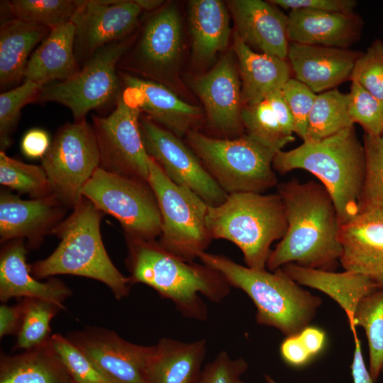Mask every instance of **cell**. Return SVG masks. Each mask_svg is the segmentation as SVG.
I'll list each match as a JSON object with an SVG mask.
<instances>
[{
	"instance_id": "46",
	"label": "cell",
	"mask_w": 383,
	"mask_h": 383,
	"mask_svg": "<svg viewBox=\"0 0 383 383\" xmlns=\"http://www.w3.org/2000/svg\"><path fill=\"white\" fill-rule=\"evenodd\" d=\"M50 144L49 135L44 130L33 128L23 135L21 149L23 155L29 158H43Z\"/></svg>"
},
{
	"instance_id": "50",
	"label": "cell",
	"mask_w": 383,
	"mask_h": 383,
	"mask_svg": "<svg viewBox=\"0 0 383 383\" xmlns=\"http://www.w3.org/2000/svg\"><path fill=\"white\" fill-rule=\"evenodd\" d=\"M355 350L351 365V373L353 383H374L370 371L367 370L361 350L360 342L357 336L354 337Z\"/></svg>"
},
{
	"instance_id": "15",
	"label": "cell",
	"mask_w": 383,
	"mask_h": 383,
	"mask_svg": "<svg viewBox=\"0 0 383 383\" xmlns=\"http://www.w3.org/2000/svg\"><path fill=\"white\" fill-rule=\"evenodd\" d=\"M75 3L71 22L75 28L77 61L88 60L101 48L125 38L137 26L142 11L135 1L81 0Z\"/></svg>"
},
{
	"instance_id": "16",
	"label": "cell",
	"mask_w": 383,
	"mask_h": 383,
	"mask_svg": "<svg viewBox=\"0 0 383 383\" xmlns=\"http://www.w3.org/2000/svg\"><path fill=\"white\" fill-rule=\"evenodd\" d=\"M233 57L223 56L208 72L191 82L192 89L200 98L211 126L224 135L233 136L243 128L241 83L238 67Z\"/></svg>"
},
{
	"instance_id": "18",
	"label": "cell",
	"mask_w": 383,
	"mask_h": 383,
	"mask_svg": "<svg viewBox=\"0 0 383 383\" xmlns=\"http://www.w3.org/2000/svg\"><path fill=\"white\" fill-rule=\"evenodd\" d=\"M124 98L147 118L180 138L201 117V109L177 96L159 82L119 71Z\"/></svg>"
},
{
	"instance_id": "51",
	"label": "cell",
	"mask_w": 383,
	"mask_h": 383,
	"mask_svg": "<svg viewBox=\"0 0 383 383\" xmlns=\"http://www.w3.org/2000/svg\"><path fill=\"white\" fill-rule=\"evenodd\" d=\"M299 336L311 356L321 350L325 340V335L321 330L307 326L301 331Z\"/></svg>"
},
{
	"instance_id": "14",
	"label": "cell",
	"mask_w": 383,
	"mask_h": 383,
	"mask_svg": "<svg viewBox=\"0 0 383 383\" xmlns=\"http://www.w3.org/2000/svg\"><path fill=\"white\" fill-rule=\"evenodd\" d=\"M67 338L109 383H150L148 367L153 345L134 344L100 328H88Z\"/></svg>"
},
{
	"instance_id": "34",
	"label": "cell",
	"mask_w": 383,
	"mask_h": 383,
	"mask_svg": "<svg viewBox=\"0 0 383 383\" xmlns=\"http://www.w3.org/2000/svg\"><path fill=\"white\" fill-rule=\"evenodd\" d=\"M354 326L364 328L368 342L369 371L376 382L383 367V287L364 297L354 316Z\"/></svg>"
},
{
	"instance_id": "10",
	"label": "cell",
	"mask_w": 383,
	"mask_h": 383,
	"mask_svg": "<svg viewBox=\"0 0 383 383\" xmlns=\"http://www.w3.org/2000/svg\"><path fill=\"white\" fill-rule=\"evenodd\" d=\"M128 47L129 42L123 38L101 48L68 79L43 86L37 100L67 107L75 121L116 101L121 94L118 64Z\"/></svg>"
},
{
	"instance_id": "48",
	"label": "cell",
	"mask_w": 383,
	"mask_h": 383,
	"mask_svg": "<svg viewBox=\"0 0 383 383\" xmlns=\"http://www.w3.org/2000/svg\"><path fill=\"white\" fill-rule=\"evenodd\" d=\"M23 313V301L18 304L0 306V337L18 333Z\"/></svg>"
},
{
	"instance_id": "9",
	"label": "cell",
	"mask_w": 383,
	"mask_h": 383,
	"mask_svg": "<svg viewBox=\"0 0 383 383\" xmlns=\"http://www.w3.org/2000/svg\"><path fill=\"white\" fill-rule=\"evenodd\" d=\"M82 196L118 220L126 237L145 240L160 237V209L147 182L99 167L83 188Z\"/></svg>"
},
{
	"instance_id": "52",
	"label": "cell",
	"mask_w": 383,
	"mask_h": 383,
	"mask_svg": "<svg viewBox=\"0 0 383 383\" xmlns=\"http://www.w3.org/2000/svg\"><path fill=\"white\" fill-rule=\"evenodd\" d=\"M135 1L142 10L147 11L157 9L163 4V1L161 0H135Z\"/></svg>"
},
{
	"instance_id": "38",
	"label": "cell",
	"mask_w": 383,
	"mask_h": 383,
	"mask_svg": "<svg viewBox=\"0 0 383 383\" xmlns=\"http://www.w3.org/2000/svg\"><path fill=\"white\" fill-rule=\"evenodd\" d=\"M365 175L359 201V212L383 211V133L364 134Z\"/></svg>"
},
{
	"instance_id": "42",
	"label": "cell",
	"mask_w": 383,
	"mask_h": 383,
	"mask_svg": "<svg viewBox=\"0 0 383 383\" xmlns=\"http://www.w3.org/2000/svg\"><path fill=\"white\" fill-rule=\"evenodd\" d=\"M350 80L383 99V41L375 39L357 59Z\"/></svg>"
},
{
	"instance_id": "47",
	"label": "cell",
	"mask_w": 383,
	"mask_h": 383,
	"mask_svg": "<svg viewBox=\"0 0 383 383\" xmlns=\"http://www.w3.org/2000/svg\"><path fill=\"white\" fill-rule=\"evenodd\" d=\"M280 352L289 365L301 366L312 357L302 343L299 335L288 336L282 343Z\"/></svg>"
},
{
	"instance_id": "37",
	"label": "cell",
	"mask_w": 383,
	"mask_h": 383,
	"mask_svg": "<svg viewBox=\"0 0 383 383\" xmlns=\"http://www.w3.org/2000/svg\"><path fill=\"white\" fill-rule=\"evenodd\" d=\"M14 18L48 28L71 22L75 1L13 0L4 4Z\"/></svg>"
},
{
	"instance_id": "43",
	"label": "cell",
	"mask_w": 383,
	"mask_h": 383,
	"mask_svg": "<svg viewBox=\"0 0 383 383\" xmlns=\"http://www.w3.org/2000/svg\"><path fill=\"white\" fill-rule=\"evenodd\" d=\"M281 91L293 118L294 133L304 141L317 94L294 77L286 82Z\"/></svg>"
},
{
	"instance_id": "54",
	"label": "cell",
	"mask_w": 383,
	"mask_h": 383,
	"mask_svg": "<svg viewBox=\"0 0 383 383\" xmlns=\"http://www.w3.org/2000/svg\"><path fill=\"white\" fill-rule=\"evenodd\" d=\"M375 279L377 282V283L380 285V287H383V276L375 278Z\"/></svg>"
},
{
	"instance_id": "17",
	"label": "cell",
	"mask_w": 383,
	"mask_h": 383,
	"mask_svg": "<svg viewBox=\"0 0 383 383\" xmlns=\"http://www.w3.org/2000/svg\"><path fill=\"white\" fill-rule=\"evenodd\" d=\"M182 49V23L173 5L155 12L145 22L130 62L125 67L157 82L172 67Z\"/></svg>"
},
{
	"instance_id": "30",
	"label": "cell",
	"mask_w": 383,
	"mask_h": 383,
	"mask_svg": "<svg viewBox=\"0 0 383 383\" xmlns=\"http://www.w3.org/2000/svg\"><path fill=\"white\" fill-rule=\"evenodd\" d=\"M0 383L75 382L49 340L21 354L1 356Z\"/></svg>"
},
{
	"instance_id": "53",
	"label": "cell",
	"mask_w": 383,
	"mask_h": 383,
	"mask_svg": "<svg viewBox=\"0 0 383 383\" xmlns=\"http://www.w3.org/2000/svg\"><path fill=\"white\" fill-rule=\"evenodd\" d=\"M265 379L267 383H277L269 375H265Z\"/></svg>"
},
{
	"instance_id": "8",
	"label": "cell",
	"mask_w": 383,
	"mask_h": 383,
	"mask_svg": "<svg viewBox=\"0 0 383 383\" xmlns=\"http://www.w3.org/2000/svg\"><path fill=\"white\" fill-rule=\"evenodd\" d=\"M148 183L161 216L157 242L167 251L194 261L206 252L212 240L206 221L209 205L190 189L171 181L150 157Z\"/></svg>"
},
{
	"instance_id": "6",
	"label": "cell",
	"mask_w": 383,
	"mask_h": 383,
	"mask_svg": "<svg viewBox=\"0 0 383 383\" xmlns=\"http://www.w3.org/2000/svg\"><path fill=\"white\" fill-rule=\"evenodd\" d=\"M206 226L212 239L234 243L247 267L265 270L272 243L287 230L284 204L277 194L240 192L228 194L218 206H208Z\"/></svg>"
},
{
	"instance_id": "32",
	"label": "cell",
	"mask_w": 383,
	"mask_h": 383,
	"mask_svg": "<svg viewBox=\"0 0 383 383\" xmlns=\"http://www.w3.org/2000/svg\"><path fill=\"white\" fill-rule=\"evenodd\" d=\"M349 93L333 89L317 94L304 141H318L354 126L348 111Z\"/></svg>"
},
{
	"instance_id": "31",
	"label": "cell",
	"mask_w": 383,
	"mask_h": 383,
	"mask_svg": "<svg viewBox=\"0 0 383 383\" xmlns=\"http://www.w3.org/2000/svg\"><path fill=\"white\" fill-rule=\"evenodd\" d=\"M189 16L193 52L197 60L209 61L227 48L231 28L229 15L223 1H190Z\"/></svg>"
},
{
	"instance_id": "4",
	"label": "cell",
	"mask_w": 383,
	"mask_h": 383,
	"mask_svg": "<svg viewBox=\"0 0 383 383\" xmlns=\"http://www.w3.org/2000/svg\"><path fill=\"white\" fill-rule=\"evenodd\" d=\"M101 211L83 196L54 231L60 239L56 249L30 265L32 274L38 279L57 274L88 277L106 284L118 299L128 296L130 278L119 272L108 255L101 235Z\"/></svg>"
},
{
	"instance_id": "20",
	"label": "cell",
	"mask_w": 383,
	"mask_h": 383,
	"mask_svg": "<svg viewBox=\"0 0 383 383\" xmlns=\"http://www.w3.org/2000/svg\"><path fill=\"white\" fill-rule=\"evenodd\" d=\"M361 54L349 48L289 43L287 60L294 78L318 94L350 80Z\"/></svg>"
},
{
	"instance_id": "7",
	"label": "cell",
	"mask_w": 383,
	"mask_h": 383,
	"mask_svg": "<svg viewBox=\"0 0 383 383\" xmlns=\"http://www.w3.org/2000/svg\"><path fill=\"white\" fill-rule=\"evenodd\" d=\"M186 135L191 150L228 194H263L277 185L275 153L248 135L216 138L192 129Z\"/></svg>"
},
{
	"instance_id": "29",
	"label": "cell",
	"mask_w": 383,
	"mask_h": 383,
	"mask_svg": "<svg viewBox=\"0 0 383 383\" xmlns=\"http://www.w3.org/2000/svg\"><path fill=\"white\" fill-rule=\"evenodd\" d=\"M50 28L13 18L0 29L1 88L16 85L24 78L33 49L49 34Z\"/></svg>"
},
{
	"instance_id": "28",
	"label": "cell",
	"mask_w": 383,
	"mask_h": 383,
	"mask_svg": "<svg viewBox=\"0 0 383 383\" xmlns=\"http://www.w3.org/2000/svg\"><path fill=\"white\" fill-rule=\"evenodd\" d=\"M206 341L184 343L165 338L153 345L148 374L150 383H199Z\"/></svg>"
},
{
	"instance_id": "35",
	"label": "cell",
	"mask_w": 383,
	"mask_h": 383,
	"mask_svg": "<svg viewBox=\"0 0 383 383\" xmlns=\"http://www.w3.org/2000/svg\"><path fill=\"white\" fill-rule=\"evenodd\" d=\"M0 183L32 199L50 196L51 187L42 166L24 163L0 152Z\"/></svg>"
},
{
	"instance_id": "45",
	"label": "cell",
	"mask_w": 383,
	"mask_h": 383,
	"mask_svg": "<svg viewBox=\"0 0 383 383\" xmlns=\"http://www.w3.org/2000/svg\"><path fill=\"white\" fill-rule=\"evenodd\" d=\"M284 9H309L326 12L353 13L357 2L355 0H270Z\"/></svg>"
},
{
	"instance_id": "44",
	"label": "cell",
	"mask_w": 383,
	"mask_h": 383,
	"mask_svg": "<svg viewBox=\"0 0 383 383\" xmlns=\"http://www.w3.org/2000/svg\"><path fill=\"white\" fill-rule=\"evenodd\" d=\"M247 369L244 359H232L221 351L202 369L199 383H238Z\"/></svg>"
},
{
	"instance_id": "22",
	"label": "cell",
	"mask_w": 383,
	"mask_h": 383,
	"mask_svg": "<svg viewBox=\"0 0 383 383\" xmlns=\"http://www.w3.org/2000/svg\"><path fill=\"white\" fill-rule=\"evenodd\" d=\"M340 262L345 271L383 276V211L359 212L341 224Z\"/></svg>"
},
{
	"instance_id": "26",
	"label": "cell",
	"mask_w": 383,
	"mask_h": 383,
	"mask_svg": "<svg viewBox=\"0 0 383 383\" xmlns=\"http://www.w3.org/2000/svg\"><path fill=\"white\" fill-rule=\"evenodd\" d=\"M233 50L241 79L243 106L263 100L270 93L281 89L291 78L287 60L254 51L235 33Z\"/></svg>"
},
{
	"instance_id": "12",
	"label": "cell",
	"mask_w": 383,
	"mask_h": 383,
	"mask_svg": "<svg viewBox=\"0 0 383 383\" xmlns=\"http://www.w3.org/2000/svg\"><path fill=\"white\" fill-rule=\"evenodd\" d=\"M107 116H92L99 156V167L148 182L150 157L140 129V111L122 94Z\"/></svg>"
},
{
	"instance_id": "21",
	"label": "cell",
	"mask_w": 383,
	"mask_h": 383,
	"mask_svg": "<svg viewBox=\"0 0 383 383\" xmlns=\"http://www.w3.org/2000/svg\"><path fill=\"white\" fill-rule=\"evenodd\" d=\"M235 33L254 51L287 60V16L269 1H230Z\"/></svg>"
},
{
	"instance_id": "55",
	"label": "cell",
	"mask_w": 383,
	"mask_h": 383,
	"mask_svg": "<svg viewBox=\"0 0 383 383\" xmlns=\"http://www.w3.org/2000/svg\"><path fill=\"white\" fill-rule=\"evenodd\" d=\"M238 383H243V382H242L241 379H240Z\"/></svg>"
},
{
	"instance_id": "23",
	"label": "cell",
	"mask_w": 383,
	"mask_h": 383,
	"mask_svg": "<svg viewBox=\"0 0 383 383\" xmlns=\"http://www.w3.org/2000/svg\"><path fill=\"white\" fill-rule=\"evenodd\" d=\"M289 43L349 48L362 33L364 21L355 13L291 10L287 15Z\"/></svg>"
},
{
	"instance_id": "49",
	"label": "cell",
	"mask_w": 383,
	"mask_h": 383,
	"mask_svg": "<svg viewBox=\"0 0 383 383\" xmlns=\"http://www.w3.org/2000/svg\"><path fill=\"white\" fill-rule=\"evenodd\" d=\"M265 99L275 113L283 128L289 133H295L293 118L283 97L281 89L270 93Z\"/></svg>"
},
{
	"instance_id": "5",
	"label": "cell",
	"mask_w": 383,
	"mask_h": 383,
	"mask_svg": "<svg viewBox=\"0 0 383 383\" xmlns=\"http://www.w3.org/2000/svg\"><path fill=\"white\" fill-rule=\"evenodd\" d=\"M198 258L252 300L257 323L274 327L287 337L299 335L307 327L321 304L320 297L301 288L279 269L273 272L255 270L207 252Z\"/></svg>"
},
{
	"instance_id": "11",
	"label": "cell",
	"mask_w": 383,
	"mask_h": 383,
	"mask_svg": "<svg viewBox=\"0 0 383 383\" xmlns=\"http://www.w3.org/2000/svg\"><path fill=\"white\" fill-rule=\"evenodd\" d=\"M100 156L92 126L86 120L67 123L56 133L42 158L52 194L66 207L76 206L82 190L99 167Z\"/></svg>"
},
{
	"instance_id": "39",
	"label": "cell",
	"mask_w": 383,
	"mask_h": 383,
	"mask_svg": "<svg viewBox=\"0 0 383 383\" xmlns=\"http://www.w3.org/2000/svg\"><path fill=\"white\" fill-rule=\"evenodd\" d=\"M43 86L30 80L0 94V147L4 151L11 144V135L18 121L21 110L36 101Z\"/></svg>"
},
{
	"instance_id": "41",
	"label": "cell",
	"mask_w": 383,
	"mask_h": 383,
	"mask_svg": "<svg viewBox=\"0 0 383 383\" xmlns=\"http://www.w3.org/2000/svg\"><path fill=\"white\" fill-rule=\"evenodd\" d=\"M348 111L353 123L360 124L365 134L383 133V99L373 96L355 82H352L349 92Z\"/></svg>"
},
{
	"instance_id": "2",
	"label": "cell",
	"mask_w": 383,
	"mask_h": 383,
	"mask_svg": "<svg viewBox=\"0 0 383 383\" xmlns=\"http://www.w3.org/2000/svg\"><path fill=\"white\" fill-rule=\"evenodd\" d=\"M126 266L131 284L141 283L173 302L184 317L204 321L208 309L200 295L219 302L230 285L214 269L186 260L163 248L156 240L126 237Z\"/></svg>"
},
{
	"instance_id": "56",
	"label": "cell",
	"mask_w": 383,
	"mask_h": 383,
	"mask_svg": "<svg viewBox=\"0 0 383 383\" xmlns=\"http://www.w3.org/2000/svg\"><path fill=\"white\" fill-rule=\"evenodd\" d=\"M382 372H383V367H382Z\"/></svg>"
},
{
	"instance_id": "27",
	"label": "cell",
	"mask_w": 383,
	"mask_h": 383,
	"mask_svg": "<svg viewBox=\"0 0 383 383\" xmlns=\"http://www.w3.org/2000/svg\"><path fill=\"white\" fill-rule=\"evenodd\" d=\"M74 43L75 28L72 22L50 28L48 36L29 57L25 80L43 87L70 77L79 70Z\"/></svg>"
},
{
	"instance_id": "40",
	"label": "cell",
	"mask_w": 383,
	"mask_h": 383,
	"mask_svg": "<svg viewBox=\"0 0 383 383\" xmlns=\"http://www.w3.org/2000/svg\"><path fill=\"white\" fill-rule=\"evenodd\" d=\"M50 342L75 383H109L90 359L68 338L52 334Z\"/></svg>"
},
{
	"instance_id": "36",
	"label": "cell",
	"mask_w": 383,
	"mask_h": 383,
	"mask_svg": "<svg viewBox=\"0 0 383 383\" xmlns=\"http://www.w3.org/2000/svg\"><path fill=\"white\" fill-rule=\"evenodd\" d=\"M23 301V313L16 348L29 350L50 340V321L61 309L41 299L25 298Z\"/></svg>"
},
{
	"instance_id": "19",
	"label": "cell",
	"mask_w": 383,
	"mask_h": 383,
	"mask_svg": "<svg viewBox=\"0 0 383 383\" xmlns=\"http://www.w3.org/2000/svg\"><path fill=\"white\" fill-rule=\"evenodd\" d=\"M66 207L55 195L24 200L10 192L0 194L1 243L27 238L36 246L63 221Z\"/></svg>"
},
{
	"instance_id": "33",
	"label": "cell",
	"mask_w": 383,
	"mask_h": 383,
	"mask_svg": "<svg viewBox=\"0 0 383 383\" xmlns=\"http://www.w3.org/2000/svg\"><path fill=\"white\" fill-rule=\"evenodd\" d=\"M240 118L246 135L275 154L295 140L283 128L266 99L243 106Z\"/></svg>"
},
{
	"instance_id": "24",
	"label": "cell",
	"mask_w": 383,
	"mask_h": 383,
	"mask_svg": "<svg viewBox=\"0 0 383 383\" xmlns=\"http://www.w3.org/2000/svg\"><path fill=\"white\" fill-rule=\"evenodd\" d=\"M23 239L9 241L1 252L0 299L12 298L37 299L52 303L65 309L63 302L71 290L61 281L50 279L45 282L35 277L26 263Z\"/></svg>"
},
{
	"instance_id": "25",
	"label": "cell",
	"mask_w": 383,
	"mask_h": 383,
	"mask_svg": "<svg viewBox=\"0 0 383 383\" xmlns=\"http://www.w3.org/2000/svg\"><path fill=\"white\" fill-rule=\"evenodd\" d=\"M299 284L318 289L333 299L346 313L353 337L357 336L354 316L359 302L381 287L375 279L345 271L335 272L287 264L279 268Z\"/></svg>"
},
{
	"instance_id": "13",
	"label": "cell",
	"mask_w": 383,
	"mask_h": 383,
	"mask_svg": "<svg viewBox=\"0 0 383 383\" xmlns=\"http://www.w3.org/2000/svg\"><path fill=\"white\" fill-rule=\"evenodd\" d=\"M139 124L147 153L171 181L190 189L209 206L226 200L228 194L179 137L147 117H140Z\"/></svg>"
},
{
	"instance_id": "3",
	"label": "cell",
	"mask_w": 383,
	"mask_h": 383,
	"mask_svg": "<svg viewBox=\"0 0 383 383\" xmlns=\"http://www.w3.org/2000/svg\"><path fill=\"white\" fill-rule=\"evenodd\" d=\"M365 153L354 126L318 141H304L274 157L275 172L304 170L316 176L331 194L341 224L359 213L365 175Z\"/></svg>"
},
{
	"instance_id": "1",
	"label": "cell",
	"mask_w": 383,
	"mask_h": 383,
	"mask_svg": "<svg viewBox=\"0 0 383 383\" xmlns=\"http://www.w3.org/2000/svg\"><path fill=\"white\" fill-rule=\"evenodd\" d=\"M284 204L287 230L271 251L266 267L287 264L331 271L340 260L341 222L334 201L321 183L292 179L277 186Z\"/></svg>"
}]
</instances>
